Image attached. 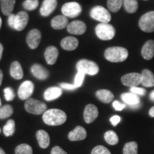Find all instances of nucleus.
Segmentation results:
<instances>
[{
    "mask_svg": "<svg viewBox=\"0 0 154 154\" xmlns=\"http://www.w3.org/2000/svg\"><path fill=\"white\" fill-rule=\"evenodd\" d=\"M51 154H67L66 151H64L59 146H54L51 151Z\"/></svg>",
    "mask_w": 154,
    "mask_h": 154,
    "instance_id": "nucleus-43",
    "label": "nucleus"
},
{
    "mask_svg": "<svg viewBox=\"0 0 154 154\" xmlns=\"http://www.w3.org/2000/svg\"><path fill=\"white\" fill-rule=\"evenodd\" d=\"M121 82L124 86L129 87L138 86L142 83V75L139 73H129L121 77Z\"/></svg>",
    "mask_w": 154,
    "mask_h": 154,
    "instance_id": "nucleus-9",
    "label": "nucleus"
},
{
    "mask_svg": "<svg viewBox=\"0 0 154 154\" xmlns=\"http://www.w3.org/2000/svg\"><path fill=\"white\" fill-rule=\"evenodd\" d=\"M61 94H62L61 88L57 87V86H52V87L48 88L46 90L44 94V97L47 101H53L61 96Z\"/></svg>",
    "mask_w": 154,
    "mask_h": 154,
    "instance_id": "nucleus-21",
    "label": "nucleus"
},
{
    "mask_svg": "<svg viewBox=\"0 0 154 154\" xmlns=\"http://www.w3.org/2000/svg\"><path fill=\"white\" fill-rule=\"evenodd\" d=\"M15 131V122L12 119H9L3 128L4 134L6 136H11Z\"/></svg>",
    "mask_w": 154,
    "mask_h": 154,
    "instance_id": "nucleus-33",
    "label": "nucleus"
},
{
    "mask_svg": "<svg viewBox=\"0 0 154 154\" xmlns=\"http://www.w3.org/2000/svg\"><path fill=\"white\" fill-rule=\"evenodd\" d=\"M99 116L97 107L94 104H88L84 112V119L86 124H91Z\"/></svg>",
    "mask_w": 154,
    "mask_h": 154,
    "instance_id": "nucleus-14",
    "label": "nucleus"
},
{
    "mask_svg": "<svg viewBox=\"0 0 154 154\" xmlns=\"http://www.w3.org/2000/svg\"><path fill=\"white\" fill-rule=\"evenodd\" d=\"M16 154H33V150L29 145L26 143H22L17 146L15 149Z\"/></svg>",
    "mask_w": 154,
    "mask_h": 154,
    "instance_id": "nucleus-34",
    "label": "nucleus"
},
{
    "mask_svg": "<svg viewBox=\"0 0 154 154\" xmlns=\"http://www.w3.org/2000/svg\"><path fill=\"white\" fill-rule=\"evenodd\" d=\"M38 0H25L23 2V7L26 10H35L38 6Z\"/></svg>",
    "mask_w": 154,
    "mask_h": 154,
    "instance_id": "nucleus-36",
    "label": "nucleus"
},
{
    "mask_svg": "<svg viewBox=\"0 0 154 154\" xmlns=\"http://www.w3.org/2000/svg\"><path fill=\"white\" fill-rule=\"evenodd\" d=\"M84 76H85V74H84L82 72H78L75 76V79H74V85L76 88L80 87L82 86L83 82L84 80Z\"/></svg>",
    "mask_w": 154,
    "mask_h": 154,
    "instance_id": "nucleus-38",
    "label": "nucleus"
},
{
    "mask_svg": "<svg viewBox=\"0 0 154 154\" xmlns=\"http://www.w3.org/2000/svg\"><path fill=\"white\" fill-rule=\"evenodd\" d=\"M0 131H1V130H0Z\"/></svg>",
    "mask_w": 154,
    "mask_h": 154,
    "instance_id": "nucleus-53",
    "label": "nucleus"
},
{
    "mask_svg": "<svg viewBox=\"0 0 154 154\" xmlns=\"http://www.w3.org/2000/svg\"><path fill=\"white\" fill-rule=\"evenodd\" d=\"M10 75L14 79H22L24 76L22 67L18 61H15L11 63L10 67Z\"/></svg>",
    "mask_w": 154,
    "mask_h": 154,
    "instance_id": "nucleus-27",
    "label": "nucleus"
},
{
    "mask_svg": "<svg viewBox=\"0 0 154 154\" xmlns=\"http://www.w3.org/2000/svg\"><path fill=\"white\" fill-rule=\"evenodd\" d=\"M58 55H59V51L54 46H50L47 47L44 53L46 61L49 65H53L57 62Z\"/></svg>",
    "mask_w": 154,
    "mask_h": 154,
    "instance_id": "nucleus-19",
    "label": "nucleus"
},
{
    "mask_svg": "<svg viewBox=\"0 0 154 154\" xmlns=\"http://www.w3.org/2000/svg\"><path fill=\"white\" fill-rule=\"evenodd\" d=\"M141 55L146 60H151L154 57V40H148L141 49Z\"/></svg>",
    "mask_w": 154,
    "mask_h": 154,
    "instance_id": "nucleus-17",
    "label": "nucleus"
},
{
    "mask_svg": "<svg viewBox=\"0 0 154 154\" xmlns=\"http://www.w3.org/2000/svg\"><path fill=\"white\" fill-rule=\"evenodd\" d=\"M130 92L133 94H136V95L140 96H144L146 94V90L144 88H139L138 86H135V87H131L130 88Z\"/></svg>",
    "mask_w": 154,
    "mask_h": 154,
    "instance_id": "nucleus-40",
    "label": "nucleus"
},
{
    "mask_svg": "<svg viewBox=\"0 0 154 154\" xmlns=\"http://www.w3.org/2000/svg\"><path fill=\"white\" fill-rule=\"evenodd\" d=\"M123 5H124V0H108L107 1L108 8L113 13L118 12Z\"/></svg>",
    "mask_w": 154,
    "mask_h": 154,
    "instance_id": "nucleus-30",
    "label": "nucleus"
},
{
    "mask_svg": "<svg viewBox=\"0 0 154 154\" xmlns=\"http://www.w3.org/2000/svg\"><path fill=\"white\" fill-rule=\"evenodd\" d=\"M43 121L49 126H59L66 121V114L63 111L57 109L47 110L43 113Z\"/></svg>",
    "mask_w": 154,
    "mask_h": 154,
    "instance_id": "nucleus-1",
    "label": "nucleus"
},
{
    "mask_svg": "<svg viewBox=\"0 0 154 154\" xmlns=\"http://www.w3.org/2000/svg\"><path fill=\"white\" fill-rule=\"evenodd\" d=\"M0 154H6L5 152L4 151V150L2 149L1 148H0Z\"/></svg>",
    "mask_w": 154,
    "mask_h": 154,
    "instance_id": "nucleus-49",
    "label": "nucleus"
},
{
    "mask_svg": "<svg viewBox=\"0 0 154 154\" xmlns=\"http://www.w3.org/2000/svg\"><path fill=\"white\" fill-rule=\"evenodd\" d=\"M96 96L99 101L105 103H109L113 99V93L107 89H100L96 92Z\"/></svg>",
    "mask_w": 154,
    "mask_h": 154,
    "instance_id": "nucleus-28",
    "label": "nucleus"
},
{
    "mask_svg": "<svg viewBox=\"0 0 154 154\" xmlns=\"http://www.w3.org/2000/svg\"><path fill=\"white\" fill-rule=\"evenodd\" d=\"M124 7L128 13L133 14L137 11L138 5L137 0H124Z\"/></svg>",
    "mask_w": 154,
    "mask_h": 154,
    "instance_id": "nucleus-29",
    "label": "nucleus"
},
{
    "mask_svg": "<svg viewBox=\"0 0 154 154\" xmlns=\"http://www.w3.org/2000/svg\"><path fill=\"white\" fill-rule=\"evenodd\" d=\"M13 113V109L10 105H5L0 108V119L9 118Z\"/></svg>",
    "mask_w": 154,
    "mask_h": 154,
    "instance_id": "nucleus-35",
    "label": "nucleus"
},
{
    "mask_svg": "<svg viewBox=\"0 0 154 154\" xmlns=\"http://www.w3.org/2000/svg\"><path fill=\"white\" fill-rule=\"evenodd\" d=\"M29 15L26 11H19L18 14H15L14 29L17 31H22L24 29L28 24Z\"/></svg>",
    "mask_w": 154,
    "mask_h": 154,
    "instance_id": "nucleus-12",
    "label": "nucleus"
},
{
    "mask_svg": "<svg viewBox=\"0 0 154 154\" xmlns=\"http://www.w3.org/2000/svg\"><path fill=\"white\" fill-rule=\"evenodd\" d=\"M31 72L36 79L40 80L47 79L49 75L47 69H46L42 65L38 64V63H35L32 66Z\"/></svg>",
    "mask_w": 154,
    "mask_h": 154,
    "instance_id": "nucleus-18",
    "label": "nucleus"
},
{
    "mask_svg": "<svg viewBox=\"0 0 154 154\" xmlns=\"http://www.w3.org/2000/svg\"><path fill=\"white\" fill-rule=\"evenodd\" d=\"M51 25L54 29H62L68 26V19L64 15H58L52 19Z\"/></svg>",
    "mask_w": 154,
    "mask_h": 154,
    "instance_id": "nucleus-24",
    "label": "nucleus"
},
{
    "mask_svg": "<svg viewBox=\"0 0 154 154\" xmlns=\"http://www.w3.org/2000/svg\"><path fill=\"white\" fill-rule=\"evenodd\" d=\"M87 136L86 131L84 127L76 126L74 130L69 133L68 137L69 139L72 141H77V140H82L85 139Z\"/></svg>",
    "mask_w": 154,
    "mask_h": 154,
    "instance_id": "nucleus-15",
    "label": "nucleus"
},
{
    "mask_svg": "<svg viewBox=\"0 0 154 154\" xmlns=\"http://www.w3.org/2000/svg\"><path fill=\"white\" fill-rule=\"evenodd\" d=\"M82 7L79 4L74 2L64 4L61 8L63 15L66 17H70V18L78 17L82 12Z\"/></svg>",
    "mask_w": 154,
    "mask_h": 154,
    "instance_id": "nucleus-8",
    "label": "nucleus"
},
{
    "mask_svg": "<svg viewBox=\"0 0 154 154\" xmlns=\"http://www.w3.org/2000/svg\"><path fill=\"white\" fill-rule=\"evenodd\" d=\"M57 6V0H44L40 9V13L42 16H49L55 10Z\"/></svg>",
    "mask_w": 154,
    "mask_h": 154,
    "instance_id": "nucleus-16",
    "label": "nucleus"
},
{
    "mask_svg": "<svg viewBox=\"0 0 154 154\" xmlns=\"http://www.w3.org/2000/svg\"><path fill=\"white\" fill-rule=\"evenodd\" d=\"M76 69L78 72H82L84 74L94 76L99 72V67L94 61L82 59L76 63Z\"/></svg>",
    "mask_w": 154,
    "mask_h": 154,
    "instance_id": "nucleus-4",
    "label": "nucleus"
},
{
    "mask_svg": "<svg viewBox=\"0 0 154 154\" xmlns=\"http://www.w3.org/2000/svg\"><path fill=\"white\" fill-rule=\"evenodd\" d=\"M95 32L98 38L103 41L112 39L116 34L114 27L109 23H100L96 26Z\"/></svg>",
    "mask_w": 154,
    "mask_h": 154,
    "instance_id": "nucleus-3",
    "label": "nucleus"
},
{
    "mask_svg": "<svg viewBox=\"0 0 154 154\" xmlns=\"http://www.w3.org/2000/svg\"><path fill=\"white\" fill-rule=\"evenodd\" d=\"M104 57L110 62L119 63L126 60L128 57V51L126 48L121 47H109L106 49Z\"/></svg>",
    "mask_w": 154,
    "mask_h": 154,
    "instance_id": "nucleus-2",
    "label": "nucleus"
},
{
    "mask_svg": "<svg viewBox=\"0 0 154 154\" xmlns=\"http://www.w3.org/2000/svg\"><path fill=\"white\" fill-rule=\"evenodd\" d=\"M60 88L66 90H74L77 88L74 84H66V83H61V84H60Z\"/></svg>",
    "mask_w": 154,
    "mask_h": 154,
    "instance_id": "nucleus-42",
    "label": "nucleus"
},
{
    "mask_svg": "<svg viewBox=\"0 0 154 154\" xmlns=\"http://www.w3.org/2000/svg\"><path fill=\"white\" fill-rule=\"evenodd\" d=\"M110 121L113 126H116L121 121V117L119 116H113L110 119Z\"/></svg>",
    "mask_w": 154,
    "mask_h": 154,
    "instance_id": "nucleus-44",
    "label": "nucleus"
},
{
    "mask_svg": "<svg viewBox=\"0 0 154 154\" xmlns=\"http://www.w3.org/2000/svg\"><path fill=\"white\" fill-rule=\"evenodd\" d=\"M42 38V34L39 30L34 29L31 30L26 36V40L29 47L32 49H35L38 47Z\"/></svg>",
    "mask_w": 154,
    "mask_h": 154,
    "instance_id": "nucleus-11",
    "label": "nucleus"
},
{
    "mask_svg": "<svg viewBox=\"0 0 154 154\" xmlns=\"http://www.w3.org/2000/svg\"><path fill=\"white\" fill-rule=\"evenodd\" d=\"M149 116L151 117H153V118H154V106L152 107L151 109L149 110Z\"/></svg>",
    "mask_w": 154,
    "mask_h": 154,
    "instance_id": "nucleus-45",
    "label": "nucleus"
},
{
    "mask_svg": "<svg viewBox=\"0 0 154 154\" xmlns=\"http://www.w3.org/2000/svg\"><path fill=\"white\" fill-rule=\"evenodd\" d=\"M34 92V84L31 81L23 82L19 86L18 96L22 100H27Z\"/></svg>",
    "mask_w": 154,
    "mask_h": 154,
    "instance_id": "nucleus-10",
    "label": "nucleus"
},
{
    "mask_svg": "<svg viewBox=\"0 0 154 154\" xmlns=\"http://www.w3.org/2000/svg\"><path fill=\"white\" fill-rule=\"evenodd\" d=\"M36 139L38 145L42 149H47L50 144V137L47 132L44 130H39L36 132Z\"/></svg>",
    "mask_w": 154,
    "mask_h": 154,
    "instance_id": "nucleus-23",
    "label": "nucleus"
},
{
    "mask_svg": "<svg viewBox=\"0 0 154 154\" xmlns=\"http://www.w3.org/2000/svg\"><path fill=\"white\" fill-rule=\"evenodd\" d=\"M24 107L27 112L35 115H40L47 111V105L34 99H29L25 102Z\"/></svg>",
    "mask_w": 154,
    "mask_h": 154,
    "instance_id": "nucleus-5",
    "label": "nucleus"
},
{
    "mask_svg": "<svg viewBox=\"0 0 154 154\" xmlns=\"http://www.w3.org/2000/svg\"><path fill=\"white\" fill-rule=\"evenodd\" d=\"M4 92H5V98L7 101H12L14 99L15 94L11 88L7 87L5 88Z\"/></svg>",
    "mask_w": 154,
    "mask_h": 154,
    "instance_id": "nucleus-39",
    "label": "nucleus"
},
{
    "mask_svg": "<svg viewBox=\"0 0 154 154\" xmlns=\"http://www.w3.org/2000/svg\"><path fill=\"white\" fill-rule=\"evenodd\" d=\"M150 99H151L152 101L154 102V90L152 91L151 92V94H150Z\"/></svg>",
    "mask_w": 154,
    "mask_h": 154,
    "instance_id": "nucleus-47",
    "label": "nucleus"
},
{
    "mask_svg": "<svg viewBox=\"0 0 154 154\" xmlns=\"http://www.w3.org/2000/svg\"><path fill=\"white\" fill-rule=\"evenodd\" d=\"M91 154H111V152L105 146H97L92 150Z\"/></svg>",
    "mask_w": 154,
    "mask_h": 154,
    "instance_id": "nucleus-37",
    "label": "nucleus"
},
{
    "mask_svg": "<svg viewBox=\"0 0 154 154\" xmlns=\"http://www.w3.org/2000/svg\"><path fill=\"white\" fill-rule=\"evenodd\" d=\"M1 26H2V19L1 17H0V29H1Z\"/></svg>",
    "mask_w": 154,
    "mask_h": 154,
    "instance_id": "nucleus-50",
    "label": "nucleus"
},
{
    "mask_svg": "<svg viewBox=\"0 0 154 154\" xmlns=\"http://www.w3.org/2000/svg\"><path fill=\"white\" fill-rule=\"evenodd\" d=\"M144 1H147V0H144Z\"/></svg>",
    "mask_w": 154,
    "mask_h": 154,
    "instance_id": "nucleus-52",
    "label": "nucleus"
},
{
    "mask_svg": "<svg viewBox=\"0 0 154 154\" xmlns=\"http://www.w3.org/2000/svg\"><path fill=\"white\" fill-rule=\"evenodd\" d=\"M2 53H3V46L2 44L0 43V60H1L2 57Z\"/></svg>",
    "mask_w": 154,
    "mask_h": 154,
    "instance_id": "nucleus-46",
    "label": "nucleus"
},
{
    "mask_svg": "<svg viewBox=\"0 0 154 154\" xmlns=\"http://www.w3.org/2000/svg\"><path fill=\"white\" fill-rule=\"evenodd\" d=\"M113 106L116 111H122L123 109L126 108V104L121 103L118 101H115L113 103Z\"/></svg>",
    "mask_w": 154,
    "mask_h": 154,
    "instance_id": "nucleus-41",
    "label": "nucleus"
},
{
    "mask_svg": "<svg viewBox=\"0 0 154 154\" xmlns=\"http://www.w3.org/2000/svg\"><path fill=\"white\" fill-rule=\"evenodd\" d=\"M140 30L146 33L154 32V11H151L142 15L138 21Z\"/></svg>",
    "mask_w": 154,
    "mask_h": 154,
    "instance_id": "nucleus-6",
    "label": "nucleus"
},
{
    "mask_svg": "<svg viewBox=\"0 0 154 154\" xmlns=\"http://www.w3.org/2000/svg\"><path fill=\"white\" fill-rule=\"evenodd\" d=\"M2 80H3V74H2V70H0V86L2 85Z\"/></svg>",
    "mask_w": 154,
    "mask_h": 154,
    "instance_id": "nucleus-48",
    "label": "nucleus"
},
{
    "mask_svg": "<svg viewBox=\"0 0 154 154\" xmlns=\"http://www.w3.org/2000/svg\"><path fill=\"white\" fill-rule=\"evenodd\" d=\"M86 30V26L85 23L82 21L76 20L71 22L67 26V31L72 34L75 35H81L85 33Z\"/></svg>",
    "mask_w": 154,
    "mask_h": 154,
    "instance_id": "nucleus-13",
    "label": "nucleus"
},
{
    "mask_svg": "<svg viewBox=\"0 0 154 154\" xmlns=\"http://www.w3.org/2000/svg\"><path fill=\"white\" fill-rule=\"evenodd\" d=\"M90 16L101 23H109L111 19L110 12L101 6L94 7L90 11Z\"/></svg>",
    "mask_w": 154,
    "mask_h": 154,
    "instance_id": "nucleus-7",
    "label": "nucleus"
},
{
    "mask_svg": "<svg viewBox=\"0 0 154 154\" xmlns=\"http://www.w3.org/2000/svg\"><path fill=\"white\" fill-rule=\"evenodd\" d=\"M124 154H138V144L135 141L128 142L123 149Z\"/></svg>",
    "mask_w": 154,
    "mask_h": 154,
    "instance_id": "nucleus-31",
    "label": "nucleus"
},
{
    "mask_svg": "<svg viewBox=\"0 0 154 154\" xmlns=\"http://www.w3.org/2000/svg\"><path fill=\"white\" fill-rule=\"evenodd\" d=\"M61 46L63 49L66 51H73L78 47L79 41L74 36H67L61 40Z\"/></svg>",
    "mask_w": 154,
    "mask_h": 154,
    "instance_id": "nucleus-20",
    "label": "nucleus"
},
{
    "mask_svg": "<svg viewBox=\"0 0 154 154\" xmlns=\"http://www.w3.org/2000/svg\"><path fill=\"white\" fill-rule=\"evenodd\" d=\"M141 84L145 87L151 88L154 86V74L149 69H143L141 73Z\"/></svg>",
    "mask_w": 154,
    "mask_h": 154,
    "instance_id": "nucleus-22",
    "label": "nucleus"
},
{
    "mask_svg": "<svg viewBox=\"0 0 154 154\" xmlns=\"http://www.w3.org/2000/svg\"><path fill=\"white\" fill-rule=\"evenodd\" d=\"M16 0H0V6L2 13L6 16L12 14Z\"/></svg>",
    "mask_w": 154,
    "mask_h": 154,
    "instance_id": "nucleus-26",
    "label": "nucleus"
},
{
    "mask_svg": "<svg viewBox=\"0 0 154 154\" xmlns=\"http://www.w3.org/2000/svg\"><path fill=\"white\" fill-rule=\"evenodd\" d=\"M0 106H1V101H0Z\"/></svg>",
    "mask_w": 154,
    "mask_h": 154,
    "instance_id": "nucleus-51",
    "label": "nucleus"
},
{
    "mask_svg": "<svg viewBox=\"0 0 154 154\" xmlns=\"http://www.w3.org/2000/svg\"><path fill=\"white\" fill-rule=\"evenodd\" d=\"M122 101L125 102L126 104H128L129 106L137 105L140 103L139 96L136 94H133L131 92H128V93H124L121 96Z\"/></svg>",
    "mask_w": 154,
    "mask_h": 154,
    "instance_id": "nucleus-25",
    "label": "nucleus"
},
{
    "mask_svg": "<svg viewBox=\"0 0 154 154\" xmlns=\"http://www.w3.org/2000/svg\"><path fill=\"white\" fill-rule=\"evenodd\" d=\"M104 139L109 145H116L119 143V137L113 131H108L104 134Z\"/></svg>",
    "mask_w": 154,
    "mask_h": 154,
    "instance_id": "nucleus-32",
    "label": "nucleus"
}]
</instances>
